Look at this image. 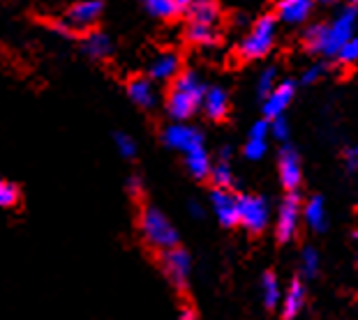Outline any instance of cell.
Here are the masks:
<instances>
[{"instance_id": "6da1fadb", "label": "cell", "mask_w": 358, "mask_h": 320, "mask_svg": "<svg viewBox=\"0 0 358 320\" xmlns=\"http://www.w3.org/2000/svg\"><path fill=\"white\" fill-rule=\"evenodd\" d=\"M206 86L194 72H180L171 81L169 95H166V113L173 123H187L196 111L201 109V99Z\"/></svg>"}, {"instance_id": "7a4b0ae2", "label": "cell", "mask_w": 358, "mask_h": 320, "mask_svg": "<svg viewBox=\"0 0 358 320\" xmlns=\"http://www.w3.org/2000/svg\"><path fill=\"white\" fill-rule=\"evenodd\" d=\"M136 226H139L141 240L148 249H153L155 254H162L166 249L178 247V231L176 226L169 222V217L162 210H157L155 205L141 203L139 217H136Z\"/></svg>"}, {"instance_id": "3957f363", "label": "cell", "mask_w": 358, "mask_h": 320, "mask_svg": "<svg viewBox=\"0 0 358 320\" xmlns=\"http://www.w3.org/2000/svg\"><path fill=\"white\" fill-rule=\"evenodd\" d=\"M275 33H278V21L275 17H262L257 19V24L250 28V33L243 37L238 53L245 60H259L268 56V51L275 44Z\"/></svg>"}, {"instance_id": "277c9868", "label": "cell", "mask_w": 358, "mask_h": 320, "mask_svg": "<svg viewBox=\"0 0 358 320\" xmlns=\"http://www.w3.org/2000/svg\"><path fill=\"white\" fill-rule=\"evenodd\" d=\"M159 256V270H162L164 279L176 293H185L189 288V277H192V258L180 245L173 249L162 251Z\"/></svg>"}, {"instance_id": "5b68a950", "label": "cell", "mask_w": 358, "mask_h": 320, "mask_svg": "<svg viewBox=\"0 0 358 320\" xmlns=\"http://www.w3.org/2000/svg\"><path fill=\"white\" fill-rule=\"evenodd\" d=\"M356 19H358V12L356 7H345V10L338 12L331 24H326V33H324V47L322 53L324 56H338V51L345 47V44L352 40L356 35Z\"/></svg>"}, {"instance_id": "8992f818", "label": "cell", "mask_w": 358, "mask_h": 320, "mask_svg": "<svg viewBox=\"0 0 358 320\" xmlns=\"http://www.w3.org/2000/svg\"><path fill=\"white\" fill-rule=\"evenodd\" d=\"M238 226L248 233L259 235L268 226V205L257 194H241L238 196Z\"/></svg>"}, {"instance_id": "52a82bcc", "label": "cell", "mask_w": 358, "mask_h": 320, "mask_svg": "<svg viewBox=\"0 0 358 320\" xmlns=\"http://www.w3.org/2000/svg\"><path fill=\"white\" fill-rule=\"evenodd\" d=\"M303 222V205L296 192H289L285 201L280 203L278 219H275V235L280 242H292L299 233Z\"/></svg>"}, {"instance_id": "ba28073f", "label": "cell", "mask_w": 358, "mask_h": 320, "mask_svg": "<svg viewBox=\"0 0 358 320\" xmlns=\"http://www.w3.org/2000/svg\"><path fill=\"white\" fill-rule=\"evenodd\" d=\"M162 141H164L166 148L178 150L185 155V152L203 146V134L196 127H189L185 123H171V125L164 127Z\"/></svg>"}, {"instance_id": "9c48e42d", "label": "cell", "mask_w": 358, "mask_h": 320, "mask_svg": "<svg viewBox=\"0 0 358 320\" xmlns=\"http://www.w3.org/2000/svg\"><path fill=\"white\" fill-rule=\"evenodd\" d=\"M102 17V3L100 0H83L70 7V12L65 14L63 24L70 28V33H81V30H90L97 26V21Z\"/></svg>"}, {"instance_id": "30bf717a", "label": "cell", "mask_w": 358, "mask_h": 320, "mask_svg": "<svg viewBox=\"0 0 358 320\" xmlns=\"http://www.w3.org/2000/svg\"><path fill=\"white\" fill-rule=\"evenodd\" d=\"M278 173H280V182L287 192H296L303 182V164L299 152L294 148H282L278 155Z\"/></svg>"}, {"instance_id": "8fae6325", "label": "cell", "mask_w": 358, "mask_h": 320, "mask_svg": "<svg viewBox=\"0 0 358 320\" xmlns=\"http://www.w3.org/2000/svg\"><path fill=\"white\" fill-rule=\"evenodd\" d=\"M210 208L224 228L238 226V196L231 194V189H213Z\"/></svg>"}, {"instance_id": "7c38bea8", "label": "cell", "mask_w": 358, "mask_h": 320, "mask_svg": "<svg viewBox=\"0 0 358 320\" xmlns=\"http://www.w3.org/2000/svg\"><path fill=\"white\" fill-rule=\"evenodd\" d=\"M294 95H296V83L294 81L278 83V86L264 97V116H266V120L285 116L289 104L294 102Z\"/></svg>"}, {"instance_id": "4fadbf2b", "label": "cell", "mask_w": 358, "mask_h": 320, "mask_svg": "<svg viewBox=\"0 0 358 320\" xmlns=\"http://www.w3.org/2000/svg\"><path fill=\"white\" fill-rule=\"evenodd\" d=\"M312 7H315V0H278L275 12L282 24L301 26L310 19Z\"/></svg>"}, {"instance_id": "5bb4252c", "label": "cell", "mask_w": 358, "mask_h": 320, "mask_svg": "<svg viewBox=\"0 0 358 320\" xmlns=\"http://www.w3.org/2000/svg\"><path fill=\"white\" fill-rule=\"evenodd\" d=\"M268 134H271V123L268 120H259L252 125L248 134V141L243 146V155H245L250 162H259L266 155V146H268Z\"/></svg>"}, {"instance_id": "9a60e30c", "label": "cell", "mask_w": 358, "mask_h": 320, "mask_svg": "<svg viewBox=\"0 0 358 320\" xmlns=\"http://www.w3.org/2000/svg\"><path fill=\"white\" fill-rule=\"evenodd\" d=\"M306 300H308L306 286H303V281L294 279L292 284H289L287 291L282 293V300H280L282 318H285V320H294L303 311V307H306Z\"/></svg>"}, {"instance_id": "2e32d148", "label": "cell", "mask_w": 358, "mask_h": 320, "mask_svg": "<svg viewBox=\"0 0 358 320\" xmlns=\"http://www.w3.org/2000/svg\"><path fill=\"white\" fill-rule=\"evenodd\" d=\"M201 109L206 113V118L213 120V123H220V120L229 116V95L222 88H206Z\"/></svg>"}, {"instance_id": "e0dca14e", "label": "cell", "mask_w": 358, "mask_h": 320, "mask_svg": "<svg viewBox=\"0 0 358 320\" xmlns=\"http://www.w3.org/2000/svg\"><path fill=\"white\" fill-rule=\"evenodd\" d=\"M127 97L132 99V104H136L139 109H153L157 102L155 86L148 76H134L127 81Z\"/></svg>"}, {"instance_id": "ac0fdd59", "label": "cell", "mask_w": 358, "mask_h": 320, "mask_svg": "<svg viewBox=\"0 0 358 320\" xmlns=\"http://www.w3.org/2000/svg\"><path fill=\"white\" fill-rule=\"evenodd\" d=\"M150 81H173L180 74V56L178 53H159V56L148 67Z\"/></svg>"}, {"instance_id": "d6986e66", "label": "cell", "mask_w": 358, "mask_h": 320, "mask_svg": "<svg viewBox=\"0 0 358 320\" xmlns=\"http://www.w3.org/2000/svg\"><path fill=\"white\" fill-rule=\"evenodd\" d=\"M303 219H306L308 228H312L315 233L326 231V226H329V215H326V205L322 201V196H312L310 201L303 205Z\"/></svg>"}, {"instance_id": "ffe728a7", "label": "cell", "mask_w": 358, "mask_h": 320, "mask_svg": "<svg viewBox=\"0 0 358 320\" xmlns=\"http://www.w3.org/2000/svg\"><path fill=\"white\" fill-rule=\"evenodd\" d=\"M185 169L187 173L192 175L194 180H206L210 175V169H213V162H210V155L206 152V148H194L185 152Z\"/></svg>"}, {"instance_id": "44dd1931", "label": "cell", "mask_w": 358, "mask_h": 320, "mask_svg": "<svg viewBox=\"0 0 358 320\" xmlns=\"http://www.w3.org/2000/svg\"><path fill=\"white\" fill-rule=\"evenodd\" d=\"M187 12H189V21H194V24L217 26L220 21V7L213 0H196Z\"/></svg>"}, {"instance_id": "7402d4cb", "label": "cell", "mask_w": 358, "mask_h": 320, "mask_svg": "<svg viewBox=\"0 0 358 320\" xmlns=\"http://www.w3.org/2000/svg\"><path fill=\"white\" fill-rule=\"evenodd\" d=\"M187 42L196 44V47H213L220 35H217V26H208V24H194V21H189L187 26Z\"/></svg>"}, {"instance_id": "603a6c76", "label": "cell", "mask_w": 358, "mask_h": 320, "mask_svg": "<svg viewBox=\"0 0 358 320\" xmlns=\"http://www.w3.org/2000/svg\"><path fill=\"white\" fill-rule=\"evenodd\" d=\"M83 49H86L90 58L104 60L111 53V40L104 33H100V30H90L86 40H83Z\"/></svg>"}, {"instance_id": "cb8c5ba5", "label": "cell", "mask_w": 358, "mask_h": 320, "mask_svg": "<svg viewBox=\"0 0 358 320\" xmlns=\"http://www.w3.org/2000/svg\"><path fill=\"white\" fill-rule=\"evenodd\" d=\"M280 300H282V288H280V281L273 272H264L262 277V302L266 309H275L280 307Z\"/></svg>"}, {"instance_id": "d4e9b609", "label": "cell", "mask_w": 358, "mask_h": 320, "mask_svg": "<svg viewBox=\"0 0 358 320\" xmlns=\"http://www.w3.org/2000/svg\"><path fill=\"white\" fill-rule=\"evenodd\" d=\"M210 182L215 185V189H231L234 187V171H231V164L227 159H217L210 169Z\"/></svg>"}, {"instance_id": "484cf974", "label": "cell", "mask_w": 358, "mask_h": 320, "mask_svg": "<svg viewBox=\"0 0 358 320\" xmlns=\"http://www.w3.org/2000/svg\"><path fill=\"white\" fill-rule=\"evenodd\" d=\"M146 10L153 14V17L164 19V21L176 19L182 12L176 0H146Z\"/></svg>"}, {"instance_id": "4316f807", "label": "cell", "mask_w": 358, "mask_h": 320, "mask_svg": "<svg viewBox=\"0 0 358 320\" xmlns=\"http://www.w3.org/2000/svg\"><path fill=\"white\" fill-rule=\"evenodd\" d=\"M21 203V189L14 182L0 178V210H12Z\"/></svg>"}, {"instance_id": "83f0119b", "label": "cell", "mask_w": 358, "mask_h": 320, "mask_svg": "<svg viewBox=\"0 0 358 320\" xmlns=\"http://www.w3.org/2000/svg\"><path fill=\"white\" fill-rule=\"evenodd\" d=\"M324 33H326V24H312L303 30V47L312 53H322L324 47Z\"/></svg>"}, {"instance_id": "f1b7e54d", "label": "cell", "mask_w": 358, "mask_h": 320, "mask_svg": "<svg viewBox=\"0 0 358 320\" xmlns=\"http://www.w3.org/2000/svg\"><path fill=\"white\" fill-rule=\"evenodd\" d=\"M319 272V251L315 247H306L301 251V274L303 277H317Z\"/></svg>"}, {"instance_id": "f546056e", "label": "cell", "mask_w": 358, "mask_h": 320, "mask_svg": "<svg viewBox=\"0 0 358 320\" xmlns=\"http://www.w3.org/2000/svg\"><path fill=\"white\" fill-rule=\"evenodd\" d=\"M275 86H278V70H275V67H266V70L259 74V81H257L259 97L264 99Z\"/></svg>"}, {"instance_id": "4dcf8cb0", "label": "cell", "mask_w": 358, "mask_h": 320, "mask_svg": "<svg viewBox=\"0 0 358 320\" xmlns=\"http://www.w3.org/2000/svg\"><path fill=\"white\" fill-rule=\"evenodd\" d=\"M113 143H116L120 157H125V159H134L136 157V141L129 134L118 132L116 136H113Z\"/></svg>"}, {"instance_id": "1f68e13d", "label": "cell", "mask_w": 358, "mask_h": 320, "mask_svg": "<svg viewBox=\"0 0 358 320\" xmlns=\"http://www.w3.org/2000/svg\"><path fill=\"white\" fill-rule=\"evenodd\" d=\"M335 60H340V63L345 65H352V63H358V35H354L352 40H349L345 47L338 51V56Z\"/></svg>"}, {"instance_id": "d6a6232c", "label": "cell", "mask_w": 358, "mask_h": 320, "mask_svg": "<svg viewBox=\"0 0 358 320\" xmlns=\"http://www.w3.org/2000/svg\"><path fill=\"white\" fill-rule=\"evenodd\" d=\"M268 123H271V136H273V139H278V141H287L289 139V123L285 120V116L273 118V120H268Z\"/></svg>"}, {"instance_id": "836d02e7", "label": "cell", "mask_w": 358, "mask_h": 320, "mask_svg": "<svg viewBox=\"0 0 358 320\" xmlns=\"http://www.w3.org/2000/svg\"><path fill=\"white\" fill-rule=\"evenodd\" d=\"M127 192L129 196L134 198V201H141V196H143V182L139 175H132V178L127 180Z\"/></svg>"}, {"instance_id": "e575fe53", "label": "cell", "mask_w": 358, "mask_h": 320, "mask_svg": "<svg viewBox=\"0 0 358 320\" xmlns=\"http://www.w3.org/2000/svg\"><path fill=\"white\" fill-rule=\"evenodd\" d=\"M176 320H199V314H196V309L192 307V304H182V307L178 309Z\"/></svg>"}, {"instance_id": "d590c367", "label": "cell", "mask_w": 358, "mask_h": 320, "mask_svg": "<svg viewBox=\"0 0 358 320\" xmlns=\"http://www.w3.org/2000/svg\"><path fill=\"white\" fill-rule=\"evenodd\" d=\"M345 162H347V169L349 171H358V146L349 148L345 152Z\"/></svg>"}, {"instance_id": "8d00e7d4", "label": "cell", "mask_w": 358, "mask_h": 320, "mask_svg": "<svg viewBox=\"0 0 358 320\" xmlns=\"http://www.w3.org/2000/svg\"><path fill=\"white\" fill-rule=\"evenodd\" d=\"M322 72H324V67H322V65L310 67V70H306V74H303V83H312V81H317L319 76H322Z\"/></svg>"}, {"instance_id": "74e56055", "label": "cell", "mask_w": 358, "mask_h": 320, "mask_svg": "<svg viewBox=\"0 0 358 320\" xmlns=\"http://www.w3.org/2000/svg\"><path fill=\"white\" fill-rule=\"evenodd\" d=\"M187 210H189V215H192L194 219H203V215H206V212H203V208H201V205L196 203V201H192V203H189V205H187Z\"/></svg>"}, {"instance_id": "f35d334b", "label": "cell", "mask_w": 358, "mask_h": 320, "mask_svg": "<svg viewBox=\"0 0 358 320\" xmlns=\"http://www.w3.org/2000/svg\"><path fill=\"white\" fill-rule=\"evenodd\" d=\"M176 3H178V7H180V10L185 12V10H189V7H192V5L196 3V0H176Z\"/></svg>"}, {"instance_id": "ab89813d", "label": "cell", "mask_w": 358, "mask_h": 320, "mask_svg": "<svg viewBox=\"0 0 358 320\" xmlns=\"http://www.w3.org/2000/svg\"><path fill=\"white\" fill-rule=\"evenodd\" d=\"M317 3H322V5H340L342 0H317Z\"/></svg>"}, {"instance_id": "60d3db41", "label": "cell", "mask_w": 358, "mask_h": 320, "mask_svg": "<svg viewBox=\"0 0 358 320\" xmlns=\"http://www.w3.org/2000/svg\"><path fill=\"white\" fill-rule=\"evenodd\" d=\"M356 265H358V258H356Z\"/></svg>"}, {"instance_id": "b9f144b4", "label": "cell", "mask_w": 358, "mask_h": 320, "mask_svg": "<svg viewBox=\"0 0 358 320\" xmlns=\"http://www.w3.org/2000/svg\"><path fill=\"white\" fill-rule=\"evenodd\" d=\"M354 3H358V0H354Z\"/></svg>"}]
</instances>
